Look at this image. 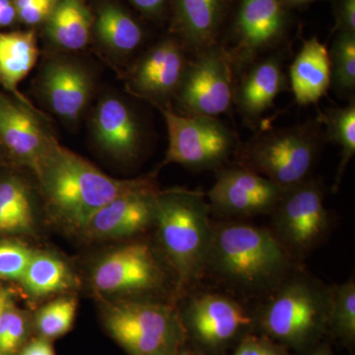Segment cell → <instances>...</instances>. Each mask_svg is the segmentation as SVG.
<instances>
[{
    "mask_svg": "<svg viewBox=\"0 0 355 355\" xmlns=\"http://www.w3.org/2000/svg\"><path fill=\"white\" fill-rule=\"evenodd\" d=\"M76 299L62 298L44 306L36 317L37 328L44 338H60L72 328L76 319Z\"/></svg>",
    "mask_w": 355,
    "mask_h": 355,
    "instance_id": "30",
    "label": "cell"
},
{
    "mask_svg": "<svg viewBox=\"0 0 355 355\" xmlns=\"http://www.w3.org/2000/svg\"><path fill=\"white\" fill-rule=\"evenodd\" d=\"M7 308L6 298V295H4L3 292L0 291V315L4 312Z\"/></svg>",
    "mask_w": 355,
    "mask_h": 355,
    "instance_id": "42",
    "label": "cell"
},
{
    "mask_svg": "<svg viewBox=\"0 0 355 355\" xmlns=\"http://www.w3.org/2000/svg\"><path fill=\"white\" fill-rule=\"evenodd\" d=\"M93 31L103 46L118 55H130L144 39L139 21L125 8L114 3H104L100 7L94 18Z\"/></svg>",
    "mask_w": 355,
    "mask_h": 355,
    "instance_id": "23",
    "label": "cell"
},
{
    "mask_svg": "<svg viewBox=\"0 0 355 355\" xmlns=\"http://www.w3.org/2000/svg\"><path fill=\"white\" fill-rule=\"evenodd\" d=\"M330 286L299 268L253 311L254 331L295 355H306L328 335Z\"/></svg>",
    "mask_w": 355,
    "mask_h": 355,
    "instance_id": "2",
    "label": "cell"
},
{
    "mask_svg": "<svg viewBox=\"0 0 355 355\" xmlns=\"http://www.w3.org/2000/svg\"><path fill=\"white\" fill-rule=\"evenodd\" d=\"M33 252L16 242H0V277L22 279L31 261Z\"/></svg>",
    "mask_w": 355,
    "mask_h": 355,
    "instance_id": "31",
    "label": "cell"
},
{
    "mask_svg": "<svg viewBox=\"0 0 355 355\" xmlns=\"http://www.w3.org/2000/svg\"><path fill=\"white\" fill-rule=\"evenodd\" d=\"M92 280L103 293L139 295L162 291L167 272L151 245L135 242L105 257L96 266Z\"/></svg>",
    "mask_w": 355,
    "mask_h": 355,
    "instance_id": "13",
    "label": "cell"
},
{
    "mask_svg": "<svg viewBox=\"0 0 355 355\" xmlns=\"http://www.w3.org/2000/svg\"><path fill=\"white\" fill-rule=\"evenodd\" d=\"M299 268L268 228L233 221L212 225L205 275L231 288L265 296Z\"/></svg>",
    "mask_w": 355,
    "mask_h": 355,
    "instance_id": "1",
    "label": "cell"
},
{
    "mask_svg": "<svg viewBox=\"0 0 355 355\" xmlns=\"http://www.w3.org/2000/svg\"><path fill=\"white\" fill-rule=\"evenodd\" d=\"M20 355H55V352L50 340L42 336L28 343L27 347L23 349Z\"/></svg>",
    "mask_w": 355,
    "mask_h": 355,
    "instance_id": "37",
    "label": "cell"
},
{
    "mask_svg": "<svg viewBox=\"0 0 355 355\" xmlns=\"http://www.w3.org/2000/svg\"><path fill=\"white\" fill-rule=\"evenodd\" d=\"M335 27L333 32L355 34V0H334Z\"/></svg>",
    "mask_w": 355,
    "mask_h": 355,
    "instance_id": "35",
    "label": "cell"
},
{
    "mask_svg": "<svg viewBox=\"0 0 355 355\" xmlns=\"http://www.w3.org/2000/svg\"><path fill=\"white\" fill-rule=\"evenodd\" d=\"M105 324L130 355H176L188 343L179 311L170 303L123 301L107 310Z\"/></svg>",
    "mask_w": 355,
    "mask_h": 355,
    "instance_id": "7",
    "label": "cell"
},
{
    "mask_svg": "<svg viewBox=\"0 0 355 355\" xmlns=\"http://www.w3.org/2000/svg\"><path fill=\"white\" fill-rule=\"evenodd\" d=\"M157 108L164 116L169 139L164 164L216 171L234 157L241 141L218 118L186 116L168 107Z\"/></svg>",
    "mask_w": 355,
    "mask_h": 355,
    "instance_id": "8",
    "label": "cell"
},
{
    "mask_svg": "<svg viewBox=\"0 0 355 355\" xmlns=\"http://www.w3.org/2000/svg\"><path fill=\"white\" fill-rule=\"evenodd\" d=\"M316 1H319V0H284L286 6L292 11L296 10V9L304 8V7L310 6V4L314 3Z\"/></svg>",
    "mask_w": 355,
    "mask_h": 355,
    "instance_id": "40",
    "label": "cell"
},
{
    "mask_svg": "<svg viewBox=\"0 0 355 355\" xmlns=\"http://www.w3.org/2000/svg\"><path fill=\"white\" fill-rule=\"evenodd\" d=\"M317 120L323 127L326 141L340 147V161L333 187L336 191L355 153V100H350L345 107L324 110Z\"/></svg>",
    "mask_w": 355,
    "mask_h": 355,
    "instance_id": "25",
    "label": "cell"
},
{
    "mask_svg": "<svg viewBox=\"0 0 355 355\" xmlns=\"http://www.w3.org/2000/svg\"><path fill=\"white\" fill-rule=\"evenodd\" d=\"M0 140L35 172L55 141L32 110L4 97H0Z\"/></svg>",
    "mask_w": 355,
    "mask_h": 355,
    "instance_id": "19",
    "label": "cell"
},
{
    "mask_svg": "<svg viewBox=\"0 0 355 355\" xmlns=\"http://www.w3.org/2000/svg\"><path fill=\"white\" fill-rule=\"evenodd\" d=\"M210 214L202 191H158L154 225L161 251L176 275L180 291L193 286L207 272L214 225Z\"/></svg>",
    "mask_w": 355,
    "mask_h": 355,
    "instance_id": "4",
    "label": "cell"
},
{
    "mask_svg": "<svg viewBox=\"0 0 355 355\" xmlns=\"http://www.w3.org/2000/svg\"><path fill=\"white\" fill-rule=\"evenodd\" d=\"M286 191L266 178L233 163L216 170V182L207 198L211 214L223 218H248L270 216Z\"/></svg>",
    "mask_w": 355,
    "mask_h": 355,
    "instance_id": "12",
    "label": "cell"
},
{
    "mask_svg": "<svg viewBox=\"0 0 355 355\" xmlns=\"http://www.w3.org/2000/svg\"><path fill=\"white\" fill-rule=\"evenodd\" d=\"M130 1L147 17L157 18L164 13L168 0H130Z\"/></svg>",
    "mask_w": 355,
    "mask_h": 355,
    "instance_id": "36",
    "label": "cell"
},
{
    "mask_svg": "<svg viewBox=\"0 0 355 355\" xmlns=\"http://www.w3.org/2000/svg\"><path fill=\"white\" fill-rule=\"evenodd\" d=\"M189 55L177 37L161 40L135 64L130 77L133 89L157 107L175 98L190 62Z\"/></svg>",
    "mask_w": 355,
    "mask_h": 355,
    "instance_id": "15",
    "label": "cell"
},
{
    "mask_svg": "<svg viewBox=\"0 0 355 355\" xmlns=\"http://www.w3.org/2000/svg\"><path fill=\"white\" fill-rule=\"evenodd\" d=\"M60 0H13L17 17L26 25L46 23Z\"/></svg>",
    "mask_w": 355,
    "mask_h": 355,
    "instance_id": "34",
    "label": "cell"
},
{
    "mask_svg": "<svg viewBox=\"0 0 355 355\" xmlns=\"http://www.w3.org/2000/svg\"><path fill=\"white\" fill-rule=\"evenodd\" d=\"M231 355H295L258 331L248 334L233 349Z\"/></svg>",
    "mask_w": 355,
    "mask_h": 355,
    "instance_id": "33",
    "label": "cell"
},
{
    "mask_svg": "<svg viewBox=\"0 0 355 355\" xmlns=\"http://www.w3.org/2000/svg\"><path fill=\"white\" fill-rule=\"evenodd\" d=\"M236 0H172L173 32L191 55L219 44Z\"/></svg>",
    "mask_w": 355,
    "mask_h": 355,
    "instance_id": "17",
    "label": "cell"
},
{
    "mask_svg": "<svg viewBox=\"0 0 355 355\" xmlns=\"http://www.w3.org/2000/svg\"><path fill=\"white\" fill-rule=\"evenodd\" d=\"M94 17L86 0H60L46 21L51 43L65 51H79L90 41Z\"/></svg>",
    "mask_w": 355,
    "mask_h": 355,
    "instance_id": "22",
    "label": "cell"
},
{
    "mask_svg": "<svg viewBox=\"0 0 355 355\" xmlns=\"http://www.w3.org/2000/svg\"><path fill=\"white\" fill-rule=\"evenodd\" d=\"M25 288L36 296L49 295L71 286V275L64 261L46 254H33L22 277Z\"/></svg>",
    "mask_w": 355,
    "mask_h": 355,
    "instance_id": "26",
    "label": "cell"
},
{
    "mask_svg": "<svg viewBox=\"0 0 355 355\" xmlns=\"http://www.w3.org/2000/svg\"><path fill=\"white\" fill-rule=\"evenodd\" d=\"M235 83L234 72L220 44L193 53L175 96L178 113L214 118L227 114L233 107Z\"/></svg>",
    "mask_w": 355,
    "mask_h": 355,
    "instance_id": "11",
    "label": "cell"
},
{
    "mask_svg": "<svg viewBox=\"0 0 355 355\" xmlns=\"http://www.w3.org/2000/svg\"><path fill=\"white\" fill-rule=\"evenodd\" d=\"M51 209L70 225L83 229L119 196L154 186L153 180L114 179L69 149L53 142L36 171Z\"/></svg>",
    "mask_w": 355,
    "mask_h": 355,
    "instance_id": "3",
    "label": "cell"
},
{
    "mask_svg": "<svg viewBox=\"0 0 355 355\" xmlns=\"http://www.w3.org/2000/svg\"><path fill=\"white\" fill-rule=\"evenodd\" d=\"M324 142L320 121L263 130L240 144L234 163L288 190L313 178Z\"/></svg>",
    "mask_w": 355,
    "mask_h": 355,
    "instance_id": "5",
    "label": "cell"
},
{
    "mask_svg": "<svg viewBox=\"0 0 355 355\" xmlns=\"http://www.w3.org/2000/svg\"><path fill=\"white\" fill-rule=\"evenodd\" d=\"M17 18L13 0H0V27L12 25Z\"/></svg>",
    "mask_w": 355,
    "mask_h": 355,
    "instance_id": "38",
    "label": "cell"
},
{
    "mask_svg": "<svg viewBox=\"0 0 355 355\" xmlns=\"http://www.w3.org/2000/svg\"><path fill=\"white\" fill-rule=\"evenodd\" d=\"M25 318L17 311L8 309L0 315V352L11 354L24 340L26 335Z\"/></svg>",
    "mask_w": 355,
    "mask_h": 355,
    "instance_id": "32",
    "label": "cell"
},
{
    "mask_svg": "<svg viewBox=\"0 0 355 355\" xmlns=\"http://www.w3.org/2000/svg\"><path fill=\"white\" fill-rule=\"evenodd\" d=\"M288 84L300 106L316 104L328 92L331 84L329 48L316 37L303 40L289 67Z\"/></svg>",
    "mask_w": 355,
    "mask_h": 355,
    "instance_id": "21",
    "label": "cell"
},
{
    "mask_svg": "<svg viewBox=\"0 0 355 355\" xmlns=\"http://www.w3.org/2000/svg\"><path fill=\"white\" fill-rule=\"evenodd\" d=\"M178 311L188 342L203 355H225L245 336L256 331L254 313L217 292H200Z\"/></svg>",
    "mask_w": 355,
    "mask_h": 355,
    "instance_id": "9",
    "label": "cell"
},
{
    "mask_svg": "<svg viewBox=\"0 0 355 355\" xmlns=\"http://www.w3.org/2000/svg\"><path fill=\"white\" fill-rule=\"evenodd\" d=\"M306 355H335L331 349V343L322 340L314 349L310 350Z\"/></svg>",
    "mask_w": 355,
    "mask_h": 355,
    "instance_id": "39",
    "label": "cell"
},
{
    "mask_svg": "<svg viewBox=\"0 0 355 355\" xmlns=\"http://www.w3.org/2000/svg\"><path fill=\"white\" fill-rule=\"evenodd\" d=\"M34 223L31 198L17 180L0 183V232H22Z\"/></svg>",
    "mask_w": 355,
    "mask_h": 355,
    "instance_id": "28",
    "label": "cell"
},
{
    "mask_svg": "<svg viewBox=\"0 0 355 355\" xmlns=\"http://www.w3.org/2000/svg\"><path fill=\"white\" fill-rule=\"evenodd\" d=\"M330 55L331 84L336 94L345 99H354L355 93V34L336 33Z\"/></svg>",
    "mask_w": 355,
    "mask_h": 355,
    "instance_id": "29",
    "label": "cell"
},
{
    "mask_svg": "<svg viewBox=\"0 0 355 355\" xmlns=\"http://www.w3.org/2000/svg\"><path fill=\"white\" fill-rule=\"evenodd\" d=\"M293 21L284 0H236L219 42L235 78L259 58L288 46Z\"/></svg>",
    "mask_w": 355,
    "mask_h": 355,
    "instance_id": "6",
    "label": "cell"
},
{
    "mask_svg": "<svg viewBox=\"0 0 355 355\" xmlns=\"http://www.w3.org/2000/svg\"><path fill=\"white\" fill-rule=\"evenodd\" d=\"M176 355H203L202 352H198L196 347H193V345H188V343L180 349V352H178Z\"/></svg>",
    "mask_w": 355,
    "mask_h": 355,
    "instance_id": "41",
    "label": "cell"
},
{
    "mask_svg": "<svg viewBox=\"0 0 355 355\" xmlns=\"http://www.w3.org/2000/svg\"><path fill=\"white\" fill-rule=\"evenodd\" d=\"M288 46L259 58L236 78L233 106L247 125H256L288 88L284 62Z\"/></svg>",
    "mask_w": 355,
    "mask_h": 355,
    "instance_id": "14",
    "label": "cell"
},
{
    "mask_svg": "<svg viewBox=\"0 0 355 355\" xmlns=\"http://www.w3.org/2000/svg\"><path fill=\"white\" fill-rule=\"evenodd\" d=\"M37 58L38 46L34 32H0V77L7 87L16 91L36 64Z\"/></svg>",
    "mask_w": 355,
    "mask_h": 355,
    "instance_id": "24",
    "label": "cell"
},
{
    "mask_svg": "<svg viewBox=\"0 0 355 355\" xmlns=\"http://www.w3.org/2000/svg\"><path fill=\"white\" fill-rule=\"evenodd\" d=\"M41 90L51 112L65 121H76L92 95V78L83 65L57 58L44 65Z\"/></svg>",
    "mask_w": 355,
    "mask_h": 355,
    "instance_id": "18",
    "label": "cell"
},
{
    "mask_svg": "<svg viewBox=\"0 0 355 355\" xmlns=\"http://www.w3.org/2000/svg\"><path fill=\"white\" fill-rule=\"evenodd\" d=\"M328 334L352 350L355 345V282L349 277L343 284L330 286Z\"/></svg>",
    "mask_w": 355,
    "mask_h": 355,
    "instance_id": "27",
    "label": "cell"
},
{
    "mask_svg": "<svg viewBox=\"0 0 355 355\" xmlns=\"http://www.w3.org/2000/svg\"><path fill=\"white\" fill-rule=\"evenodd\" d=\"M96 141L114 157L130 160L141 150L144 132L133 110L120 98H104L93 119Z\"/></svg>",
    "mask_w": 355,
    "mask_h": 355,
    "instance_id": "20",
    "label": "cell"
},
{
    "mask_svg": "<svg viewBox=\"0 0 355 355\" xmlns=\"http://www.w3.org/2000/svg\"><path fill=\"white\" fill-rule=\"evenodd\" d=\"M270 230L298 261L319 247L330 230L326 188L318 178L288 189L270 214Z\"/></svg>",
    "mask_w": 355,
    "mask_h": 355,
    "instance_id": "10",
    "label": "cell"
},
{
    "mask_svg": "<svg viewBox=\"0 0 355 355\" xmlns=\"http://www.w3.org/2000/svg\"><path fill=\"white\" fill-rule=\"evenodd\" d=\"M158 191L155 187L128 191L103 207L83 229L105 239H121L154 225Z\"/></svg>",
    "mask_w": 355,
    "mask_h": 355,
    "instance_id": "16",
    "label": "cell"
}]
</instances>
